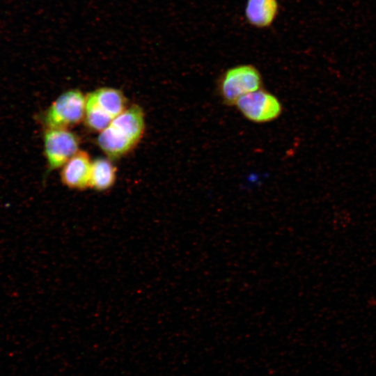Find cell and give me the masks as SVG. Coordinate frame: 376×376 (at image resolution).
Listing matches in <instances>:
<instances>
[{"instance_id":"1","label":"cell","mask_w":376,"mask_h":376,"mask_svg":"<svg viewBox=\"0 0 376 376\" xmlns=\"http://www.w3.org/2000/svg\"><path fill=\"white\" fill-rule=\"evenodd\" d=\"M145 130L144 114L138 105L125 109L100 132L97 144L111 159L127 154L141 140Z\"/></svg>"},{"instance_id":"2","label":"cell","mask_w":376,"mask_h":376,"mask_svg":"<svg viewBox=\"0 0 376 376\" xmlns=\"http://www.w3.org/2000/svg\"><path fill=\"white\" fill-rule=\"evenodd\" d=\"M263 88L260 70L251 64H240L223 72L216 82V91L222 103L234 107L243 95Z\"/></svg>"},{"instance_id":"3","label":"cell","mask_w":376,"mask_h":376,"mask_svg":"<svg viewBox=\"0 0 376 376\" xmlns=\"http://www.w3.org/2000/svg\"><path fill=\"white\" fill-rule=\"evenodd\" d=\"M85 106L86 96L79 90H68L39 113L37 120L45 129H68L84 118Z\"/></svg>"},{"instance_id":"4","label":"cell","mask_w":376,"mask_h":376,"mask_svg":"<svg viewBox=\"0 0 376 376\" xmlns=\"http://www.w3.org/2000/svg\"><path fill=\"white\" fill-rule=\"evenodd\" d=\"M234 107L245 119L258 124L272 122L283 113L279 98L264 88L242 96Z\"/></svg>"},{"instance_id":"5","label":"cell","mask_w":376,"mask_h":376,"mask_svg":"<svg viewBox=\"0 0 376 376\" xmlns=\"http://www.w3.org/2000/svg\"><path fill=\"white\" fill-rule=\"evenodd\" d=\"M79 145L78 136L68 129H45L43 147L48 169L63 166L79 150Z\"/></svg>"},{"instance_id":"6","label":"cell","mask_w":376,"mask_h":376,"mask_svg":"<svg viewBox=\"0 0 376 376\" xmlns=\"http://www.w3.org/2000/svg\"><path fill=\"white\" fill-rule=\"evenodd\" d=\"M91 164L89 155L86 151L78 150L62 167L63 184L75 189L89 187Z\"/></svg>"},{"instance_id":"7","label":"cell","mask_w":376,"mask_h":376,"mask_svg":"<svg viewBox=\"0 0 376 376\" xmlns=\"http://www.w3.org/2000/svg\"><path fill=\"white\" fill-rule=\"evenodd\" d=\"M279 8L278 0H247L245 17L254 27L268 28L276 19Z\"/></svg>"},{"instance_id":"8","label":"cell","mask_w":376,"mask_h":376,"mask_svg":"<svg viewBox=\"0 0 376 376\" xmlns=\"http://www.w3.org/2000/svg\"><path fill=\"white\" fill-rule=\"evenodd\" d=\"M88 95L113 119L126 109V99L120 90L104 87Z\"/></svg>"},{"instance_id":"9","label":"cell","mask_w":376,"mask_h":376,"mask_svg":"<svg viewBox=\"0 0 376 376\" xmlns=\"http://www.w3.org/2000/svg\"><path fill=\"white\" fill-rule=\"evenodd\" d=\"M116 175V167L108 159H95L91 164L89 187L98 191L108 189L113 185Z\"/></svg>"},{"instance_id":"10","label":"cell","mask_w":376,"mask_h":376,"mask_svg":"<svg viewBox=\"0 0 376 376\" xmlns=\"http://www.w3.org/2000/svg\"><path fill=\"white\" fill-rule=\"evenodd\" d=\"M84 120L88 128L95 132H101L107 128L113 120L105 113L90 97L86 96Z\"/></svg>"}]
</instances>
